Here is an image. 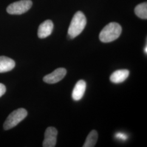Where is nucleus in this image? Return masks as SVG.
<instances>
[{
    "label": "nucleus",
    "mask_w": 147,
    "mask_h": 147,
    "mask_svg": "<svg viewBox=\"0 0 147 147\" xmlns=\"http://www.w3.org/2000/svg\"><path fill=\"white\" fill-rule=\"evenodd\" d=\"M87 24L86 18L84 14L79 11L74 16L68 28V37L70 39L78 36L83 31Z\"/></svg>",
    "instance_id": "1"
},
{
    "label": "nucleus",
    "mask_w": 147,
    "mask_h": 147,
    "mask_svg": "<svg viewBox=\"0 0 147 147\" xmlns=\"http://www.w3.org/2000/svg\"><path fill=\"white\" fill-rule=\"evenodd\" d=\"M122 31L121 25L117 22H111L100 32L99 39L103 42H113L118 38Z\"/></svg>",
    "instance_id": "2"
},
{
    "label": "nucleus",
    "mask_w": 147,
    "mask_h": 147,
    "mask_svg": "<svg viewBox=\"0 0 147 147\" xmlns=\"http://www.w3.org/2000/svg\"><path fill=\"white\" fill-rule=\"evenodd\" d=\"M27 116V112L25 109H19L12 112L7 117L3 124V128L8 130L16 126Z\"/></svg>",
    "instance_id": "3"
},
{
    "label": "nucleus",
    "mask_w": 147,
    "mask_h": 147,
    "mask_svg": "<svg viewBox=\"0 0 147 147\" xmlns=\"http://www.w3.org/2000/svg\"><path fill=\"white\" fill-rule=\"evenodd\" d=\"M32 5L31 0H20L8 5L7 11L11 15H20L28 11Z\"/></svg>",
    "instance_id": "4"
},
{
    "label": "nucleus",
    "mask_w": 147,
    "mask_h": 147,
    "mask_svg": "<svg viewBox=\"0 0 147 147\" xmlns=\"http://www.w3.org/2000/svg\"><path fill=\"white\" fill-rule=\"evenodd\" d=\"M67 74V70L63 68H59L54 70L53 73L45 76L43 81L49 84H54L61 81Z\"/></svg>",
    "instance_id": "5"
},
{
    "label": "nucleus",
    "mask_w": 147,
    "mask_h": 147,
    "mask_svg": "<svg viewBox=\"0 0 147 147\" xmlns=\"http://www.w3.org/2000/svg\"><path fill=\"white\" fill-rule=\"evenodd\" d=\"M58 131L54 127H47L45 132V138L42 143V147H55L57 142Z\"/></svg>",
    "instance_id": "6"
},
{
    "label": "nucleus",
    "mask_w": 147,
    "mask_h": 147,
    "mask_svg": "<svg viewBox=\"0 0 147 147\" xmlns=\"http://www.w3.org/2000/svg\"><path fill=\"white\" fill-rule=\"evenodd\" d=\"M53 21L47 20L42 23L38 28V36L39 38L43 39L49 37L53 32Z\"/></svg>",
    "instance_id": "7"
},
{
    "label": "nucleus",
    "mask_w": 147,
    "mask_h": 147,
    "mask_svg": "<svg viewBox=\"0 0 147 147\" xmlns=\"http://www.w3.org/2000/svg\"><path fill=\"white\" fill-rule=\"evenodd\" d=\"M86 89V83L81 80L76 84L72 93V98L75 101H79L84 96Z\"/></svg>",
    "instance_id": "8"
},
{
    "label": "nucleus",
    "mask_w": 147,
    "mask_h": 147,
    "mask_svg": "<svg viewBox=\"0 0 147 147\" xmlns=\"http://www.w3.org/2000/svg\"><path fill=\"white\" fill-rule=\"evenodd\" d=\"M129 75V71L126 69L116 70L111 75L110 81L113 84H118L126 80Z\"/></svg>",
    "instance_id": "9"
},
{
    "label": "nucleus",
    "mask_w": 147,
    "mask_h": 147,
    "mask_svg": "<svg viewBox=\"0 0 147 147\" xmlns=\"http://www.w3.org/2000/svg\"><path fill=\"white\" fill-rule=\"evenodd\" d=\"M15 66L16 63L12 59L5 56H0V73L9 71Z\"/></svg>",
    "instance_id": "10"
},
{
    "label": "nucleus",
    "mask_w": 147,
    "mask_h": 147,
    "mask_svg": "<svg viewBox=\"0 0 147 147\" xmlns=\"http://www.w3.org/2000/svg\"><path fill=\"white\" fill-rule=\"evenodd\" d=\"M98 138V132L96 130H92L90 132L86 138V140L83 146L84 147H94Z\"/></svg>",
    "instance_id": "11"
},
{
    "label": "nucleus",
    "mask_w": 147,
    "mask_h": 147,
    "mask_svg": "<svg viewBox=\"0 0 147 147\" xmlns=\"http://www.w3.org/2000/svg\"><path fill=\"white\" fill-rule=\"evenodd\" d=\"M135 12L136 15L140 18L142 19H147V2H144L137 5L135 9Z\"/></svg>",
    "instance_id": "12"
},
{
    "label": "nucleus",
    "mask_w": 147,
    "mask_h": 147,
    "mask_svg": "<svg viewBox=\"0 0 147 147\" xmlns=\"http://www.w3.org/2000/svg\"><path fill=\"white\" fill-rule=\"evenodd\" d=\"M115 137L117 138L118 140H121L122 141H126V140L127 139V136L125 134L123 133V132H117L115 134Z\"/></svg>",
    "instance_id": "13"
},
{
    "label": "nucleus",
    "mask_w": 147,
    "mask_h": 147,
    "mask_svg": "<svg viewBox=\"0 0 147 147\" xmlns=\"http://www.w3.org/2000/svg\"><path fill=\"white\" fill-rule=\"evenodd\" d=\"M6 88L5 86L3 84L0 83V98L5 93Z\"/></svg>",
    "instance_id": "14"
},
{
    "label": "nucleus",
    "mask_w": 147,
    "mask_h": 147,
    "mask_svg": "<svg viewBox=\"0 0 147 147\" xmlns=\"http://www.w3.org/2000/svg\"><path fill=\"white\" fill-rule=\"evenodd\" d=\"M144 53L147 54V46H146V47L144 48Z\"/></svg>",
    "instance_id": "15"
}]
</instances>
